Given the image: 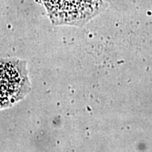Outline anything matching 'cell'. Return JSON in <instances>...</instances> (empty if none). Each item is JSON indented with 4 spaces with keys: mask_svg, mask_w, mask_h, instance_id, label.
Segmentation results:
<instances>
[{
    "mask_svg": "<svg viewBox=\"0 0 152 152\" xmlns=\"http://www.w3.org/2000/svg\"><path fill=\"white\" fill-rule=\"evenodd\" d=\"M55 24L82 25L97 14L102 0H42Z\"/></svg>",
    "mask_w": 152,
    "mask_h": 152,
    "instance_id": "1",
    "label": "cell"
},
{
    "mask_svg": "<svg viewBox=\"0 0 152 152\" xmlns=\"http://www.w3.org/2000/svg\"><path fill=\"white\" fill-rule=\"evenodd\" d=\"M28 87L25 64L18 60H0V109L18 102L26 94Z\"/></svg>",
    "mask_w": 152,
    "mask_h": 152,
    "instance_id": "2",
    "label": "cell"
}]
</instances>
